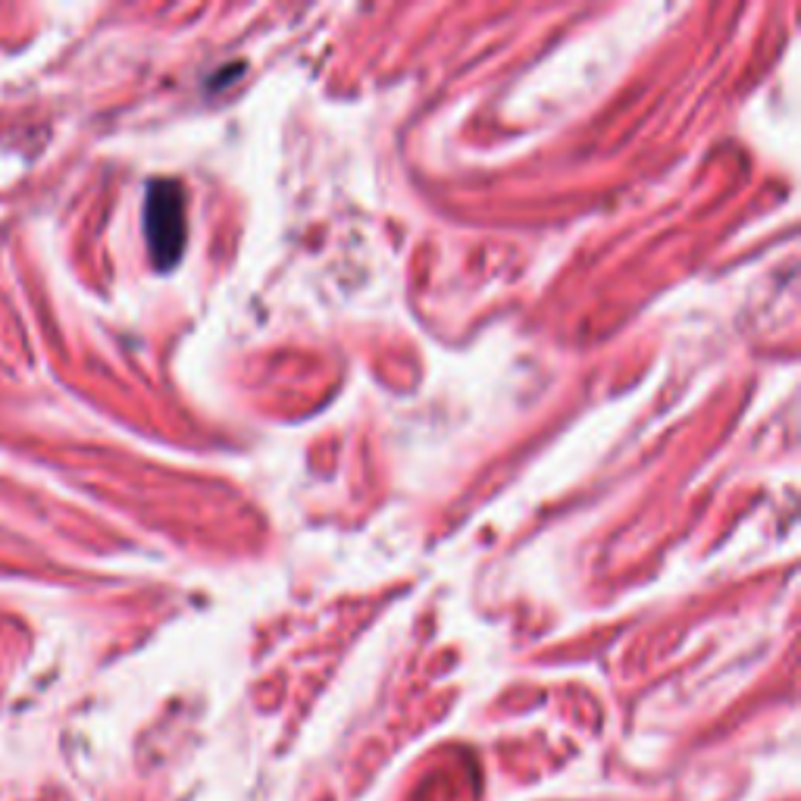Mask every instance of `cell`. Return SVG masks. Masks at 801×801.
<instances>
[{
  "mask_svg": "<svg viewBox=\"0 0 801 801\" xmlns=\"http://www.w3.org/2000/svg\"><path fill=\"white\" fill-rule=\"evenodd\" d=\"M145 226H147V247L157 269H170L179 264L185 251V235H189V219H185V195L182 185L172 179H157L147 189L145 204Z\"/></svg>",
  "mask_w": 801,
  "mask_h": 801,
  "instance_id": "6da1fadb",
  "label": "cell"
}]
</instances>
